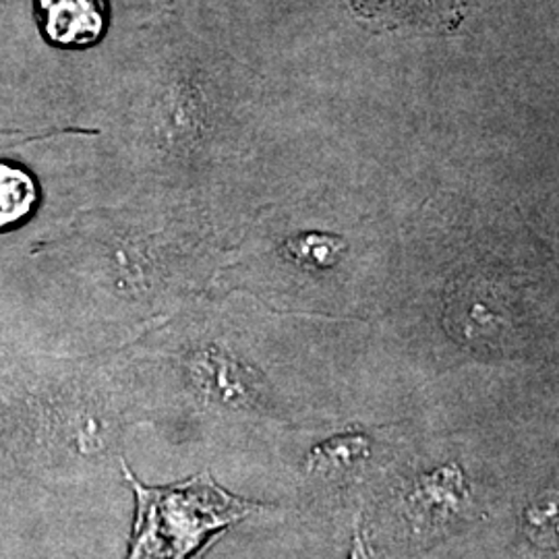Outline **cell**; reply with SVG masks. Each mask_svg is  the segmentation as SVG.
I'll return each mask as SVG.
<instances>
[{
    "label": "cell",
    "mask_w": 559,
    "mask_h": 559,
    "mask_svg": "<svg viewBox=\"0 0 559 559\" xmlns=\"http://www.w3.org/2000/svg\"><path fill=\"white\" fill-rule=\"evenodd\" d=\"M468 500L464 473L450 462L431 473L417 477L404 496L406 514L423 528H441L459 519Z\"/></svg>",
    "instance_id": "cell-3"
},
{
    "label": "cell",
    "mask_w": 559,
    "mask_h": 559,
    "mask_svg": "<svg viewBox=\"0 0 559 559\" xmlns=\"http://www.w3.org/2000/svg\"><path fill=\"white\" fill-rule=\"evenodd\" d=\"M38 182L17 164L0 162V230L15 228L34 214L38 205Z\"/></svg>",
    "instance_id": "cell-5"
},
{
    "label": "cell",
    "mask_w": 559,
    "mask_h": 559,
    "mask_svg": "<svg viewBox=\"0 0 559 559\" xmlns=\"http://www.w3.org/2000/svg\"><path fill=\"white\" fill-rule=\"evenodd\" d=\"M138 500V520L127 559H195L258 508L224 491L210 473L168 487H147L124 466Z\"/></svg>",
    "instance_id": "cell-1"
},
{
    "label": "cell",
    "mask_w": 559,
    "mask_h": 559,
    "mask_svg": "<svg viewBox=\"0 0 559 559\" xmlns=\"http://www.w3.org/2000/svg\"><path fill=\"white\" fill-rule=\"evenodd\" d=\"M360 20L380 27L454 34L466 20V0H350Z\"/></svg>",
    "instance_id": "cell-2"
},
{
    "label": "cell",
    "mask_w": 559,
    "mask_h": 559,
    "mask_svg": "<svg viewBox=\"0 0 559 559\" xmlns=\"http://www.w3.org/2000/svg\"><path fill=\"white\" fill-rule=\"evenodd\" d=\"M44 38L59 48H87L106 32V0H36Z\"/></svg>",
    "instance_id": "cell-4"
},
{
    "label": "cell",
    "mask_w": 559,
    "mask_h": 559,
    "mask_svg": "<svg viewBox=\"0 0 559 559\" xmlns=\"http://www.w3.org/2000/svg\"><path fill=\"white\" fill-rule=\"evenodd\" d=\"M288 247H290V253L295 255V260L313 265V267H330L332 263L338 261L340 251H342V242L338 239L321 237V235L299 237V239L293 240Z\"/></svg>",
    "instance_id": "cell-8"
},
{
    "label": "cell",
    "mask_w": 559,
    "mask_h": 559,
    "mask_svg": "<svg viewBox=\"0 0 559 559\" xmlns=\"http://www.w3.org/2000/svg\"><path fill=\"white\" fill-rule=\"evenodd\" d=\"M524 520V531L531 539L559 551V485L535 501Z\"/></svg>",
    "instance_id": "cell-7"
},
{
    "label": "cell",
    "mask_w": 559,
    "mask_h": 559,
    "mask_svg": "<svg viewBox=\"0 0 559 559\" xmlns=\"http://www.w3.org/2000/svg\"><path fill=\"white\" fill-rule=\"evenodd\" d=\"M369 459V441L362 436H342L323 441L309 456V468L325 477H342Z\"/></svg>",
    "instance_id": "cell-6"
},
{
    "label": "cell",
    "mask_w": 559,
    "mask_h": 559,
    "mask_svg": "<svg viewBox=\"0 0 559 559\" xmlns=\"http://www.w3.org/2000/svg\"><path fill=\"white\" fill-rule=\"evenodd\" d=\"M348 559H373L369 547H367L365 535L360 531L355 533V543H353V551H350V558Z\"/></svg>",
    "instance_id": "cell-9"
}]
</instances>
